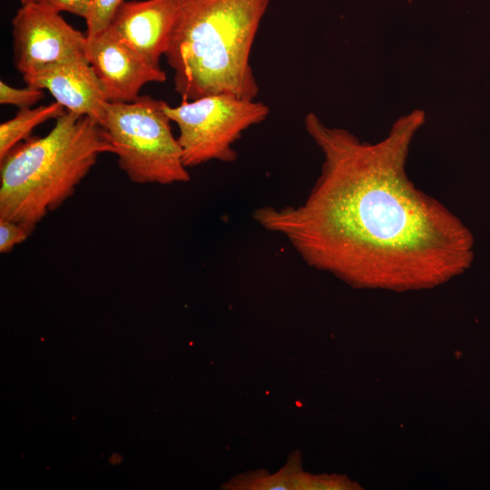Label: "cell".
I'll list each match as a JSON object with an SVG mask.
<instances>
[{"label": "cell", "instance_id": "obj_6", "mask_svg": "<svg viewBox=\"0 0 490 490\" xmlns=\"http://www.w3.org/2000/svg\"><path fill=\"white\" fill-rule=\"evenodd\" d=\"M12 36L14 64L22 74L86 55V34L39 5H21L12 19Z\"/></svg>", "mask_w": 490, "mask_h": 490}, {"label": "cell", "instance_id": "obj_5", "mask_svg": "<svg viewBox=\"0 0 490 490\" xmlns=\"http://www.w3.org/2000/svg\"><path fill=\"white\" fill-rule=\"evenodd\" d=\"M164 111L179 129L177 137L187 168L211 161L232 162L233 144L248 128L268 117L270 108L255 100L230 93H216L177 106L164 102Z\"/></svg>", "mask_w": 490, "mask_h": 490}, {"label": "cell", "instance_id": "obj_9", "mask_svg": "<svg viewBox=\"0 0 490 490\" xmlns=\"http://www.w3.org/2000/svg\"><path fill=\"white\" fill-rule=\"evenodd\" d=\"M186 1H123L110 25L150 64L160 67L170 33Z\"/></svg>", "mask_w": 490, "mask_h": 490}, {"label": "cell", "instance_id": "obj_3", "mask_svg": "<svg viewBox=\"0 0 490 490\" xmlns=\"http://www.w3.org/2000/svg\"><path fill=\"white\" fill-rule=\"evenodd\" d=\"M113 153L103 129L67 112L43 137H30L0 161V219L30 233L75 191L103 153Z\"/></svg>", "mask_w": 490, "mask_h": 490}, {"label": "cell", "instance_id": "obj_4", "mask_svg": "<svg viewBox=\"0 0 490 490\" xmlns=\"http://www.w3.org/2000/svg\"><path fill=\"white\" fill-rule=\"evenodd\" d=\"M163 104L149 95L130 103H106L100 126L118 166L133 183L169 185L190 181Z\"/></svg>", "mask_w": 490, "mask_h": 490}, {"label": "cell", "instance_id": "obj_10", "mask_svg": "<svg viewBox=\"0 0 490 490\" xmlns=\"http://www.w3.org/2000/svg\"><path fill=\"white\" fill-rule=\"evenodd\" d=\"M66 110L57 102L34 108L19 109L16 114L0 125V161L22 141L30 138L41 123L64 115Z\"/></svg>", "mask_w": 490, "mask_h": 490}, {"label": "cell", "instance_id": "obj_7", "mask_svg": "<svg viewBox=\"0 0 490 490\" xmlns=\"http://www.w3.org/2000/svg\"><path fill=\"white\" fill-rule=\"evenodd\" d=\"M85 54L110 103L133 102L143 85L166 80L161 67L150 64L111 25L87 39Z\"/></svg>", "mask_w": 490, "mask_h": 490}, {"label": "cell", "instance_id": "obj_13", "mask_svg": "<svg viewBox=\"0 0 490 490\" xmlns=\"http://www.w3.org/2000/svg\"><path fill=\"white\" fill-rule=\"evenodd\" d=\"M31 233L20 223L0 219V252H10L16 245L23 243Z\"/></svg>", "mask_w": 490, "mask_h": 490}, {"label": "cell", "instance_id": "obj_14", "mask_svg": "<svg viewBox=\"0 0 490 490\" xmlns=\"http://www.w3.org/2000/svg\"><path fill=\"white\" fill-rule=\"evenodd\" d=\"M92 0H20V4H35L54 12H67L86 19Z\"/></svg>", "mask_w": 490, "mask_h": 490}, {"label": "cell", "instance_id": "obj_12", "mask_svg": "<svg viewBox=\"0 0 490 490\" xmlns=\"http://www.w3.org/2000/svg\"><path fill=\"white\" fill-rule=\"evenodd\" d=\"M44 97L43 89L27 85L15 88L0 81V103L16 106L19 109L31 108Z\"/></svg>", "mask_w": 490, "mask_h": 490}, {"label": "cell", "instance_id": "obj_11", "mask_svg": "<svg viewBox=\"0 0 490 490\" xmlns=\"http://www.w3.org/2000/svg\"><path fill=\"white\" fill-rule=\"evenodd\" d=\"M124 0H92L86 22V37L91 39L108 28Z\"/></svg>", "mask_w": 490, "mask_h": 490}, {"label": "cell", "instance_id": "obj_8", "mask_svg": "<svg viewBox=\"0 0 490 490\" xmlns=\"http://www.w3.org/2000/svg\"><path fill=\"white\" fill-rule=\"evenodd\" d=\"M23 79L29 86L47 90L67 112L102 124L107 100L86 55L44 66Z\"/></svg>", "mask_w": 490, "mask_h": 490}, {"label": "cell", "instance_id": "obj_1", "mask_svg": "<svg viewBox=\"0 0 490 490\" xmlns=\"http://www.w3.org/2000/svg\"><path fill=\"white\" fill-rule=\"evenodd\" d=\"M425 122L416 109L370 143L307 113L305 129L323 154L320 174L303 203L261 207L254 220L309 267L355 286L422 288L463 274L474 260L471 230L406 172Z\"/></svg>", "mask_w": 490, "mask_h": 490}, {"label": "cell", "instance_id": "obj_2", "mask_svg": "<svg viewBox=\"0 0 490 490\" xmlns=\"http://www.w3.org/2000/svg\"><path fill=\"white\" fill-rule=\"evenodd\" d=\"M271 0H187L168 38L166 57L182 101L216 93L255 100L250 52Z\"/></svg>", "mask_w": 490, "mask_h": 490}]
</instances>
